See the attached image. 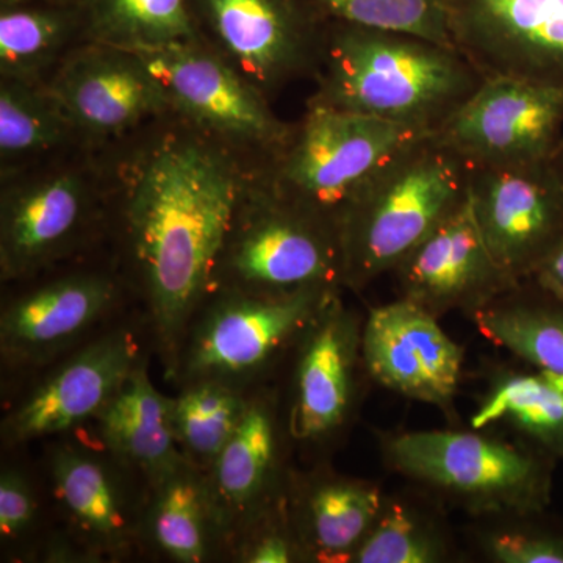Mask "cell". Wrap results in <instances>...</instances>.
Returning a JSON list of instances; mask_svg holds the SVG:
<instances>
[{
	"label": "cell",
	"mask_w": 563,
	"mask_h": 563,
	"mask_svg": "<svg viewBox=\"0 0 563 563\" xmlns=\"http://www.w3.org/2000/svg\"><path fill=\"white\" fill-rule=\"evenodd\" d=\"M312 101L435 133L483 87L485 77L446 44L325 24Z\"/></svg>",
	"instance_id": "cell-2"
},
{
	"label": "cell",
	"mask_w": 563,
	"mask_h": 563,
	"mask_svg": "<svg viewBox=\"0 0 563 563\" xmlns=\"http://www.w3.org/2000/svg\"><path fill=\"white\" fill-rule=\"evenodd\" d=\"M172 407L173 398L154 387L143 358L95 418L102 448L147 485L187 461L174 435Z\"/></svg>",
	"instance_id": "cell-23"
},
{
	"label": "cell",
	"mask_w": 563,
	"mask_h": 563,
	"mask_svg": "<svg viewBox=\"0 0 563 563\" xmlns=\"http://www.w3.org/2000/svg\"><path fill=\"white\" fill-rule=\"evenodd\" d=\"M244 188L232 162L192 136H169L140 162L129 187V246L166 376L211 295Z\"/></svg>",
	"instance_id": "cell-1"
},
{
	"label": "cell",
	"mask_w": 563,
	"mask_h": 563,
	"mask_svg": "<svg viewBox=\"0 0 563 563\" xmlns=\"http://www.w3.org/2000/svg\"><path fill=\"white\" fill-rule=\"evenodd\" d=\"M165 92L168 106L203 131L246 141L273 154L291 129L274 117L262 91L201 41L136 54Z\"/></svg>",
	"instance_id": "cell-11"
},
{
	"label": "cell",
	"mask_w": 563,
	"mask_h": 563,
	"mask_svg": "<svg viewBox=\"0 0 563 563\" xmlns=\"http://www.w3.org/2000/svg\"><path fill=\"white\" fill-rule=\"evenodd\" d=\"M431 493L385 495L383 509L351 563H450L465 558Z\"/></svg>",
	"instance_id": "cell-26"
},
{
	"label": "cell",
	"mask_w": 563,
	"mask_h": 563,
	"mask_svg": "<svg viewBox=\"0 0 563 563\" xmlns=\"http://www.w3.org/2000/svg\"><path fill=\"white\" fill-rule=\"evenodd\" d=\"M468 166L550 161L563 136V90L492 77L432 133Z\"/></svg>",
	"instance_id": "cell-8"
},
{
	"label": "cell",
	"mask_w": 563,
	"mask_h": 563,
	"mask_svg": "<svg viewBox=\"0 0 563 563\" xmlns=\"http://www.w3.org/2000/svg\"><path fill=\"white\" fill-rule=\"evenodd\" d=\"M468 168L474 218L488 251L507 276L529 279L563 240V180L550 161Z\"/></svg>",
	"instance_id": "cell-9"
},
{
	"label": "cell",
	"mask_w": 563,
	"mask_h": 563,
	"mask_svg": "<svg viewBox=\"0 0 563 563\" xmlns=\"http://www.w3.org/2000/svg\"><path fill=\"white\" fill-rule=\"evenodd\" d=\"M40 504L32 484L16 468L0 474V539L3 544L20 543L32 532Z\"/></svg>",
	"instance_id": "cell-34"
},
{
	"label": "cell",
	"mask_w": 563,
	"mask_h": 563,
	"mask_svg": "<svg viewBox=\"0 0 563 563\" xmlns=\"http://www.w3.org/2000/svg\"><path fill=\"white\" fill-rule=\"evenodd\" d=\"M125 468L102 448L66 443L51 455L54 495L81 544L99 554L120 555L141 536L140 510L133 507Z\"/></svg>",
	"instance_id": "cell-20"
},
{
	"label": "cell",
	"mask_w": 563,
	"mask_h": 563,
	"mask_svg": "<svg viewBox=\"0 0 563 563\" xmlns=\"http://www.w3.org/2000/svg\"><path fill=\"white\" fill-rule=\"evenodd\" d=\"M70 131L73 125L49 90H36L27 80L2 79L0 155L3 165L58 146Z\"/></svg>",
	"instance_id": "cell-31"
},
{
	"label": "cell",
	"mask_w": 563,
	"mask_h": 563,
	"mask_svg": "<svg viewBox=\"0 0 563 563\" xmlns=\"http://www.w3.org/2000/svg\"><path fill=\"white\" fill-rule=\"evenodd\" d=\"M362 331V318L347 309L340 292L299 340L285 424L295 442H331L350 424L366 373Z\"/></svg>",
	"instance_id": "cell-12"
},
{
	"label": "cell",
	"mask_w": 563,
	"mask_h": 563,
	"mask_svg": "<svg viewBox=\"0 0 563 563\" xmlns=\"http://www.w3.org/2000/svg\"><path fill=\"white\" fill-rule=\"evenodd\" d=\"M550 162L554 166L555 172H558L559 177L563 180V136L559 146L555 147L554 154L551 155Z\"/></svg>",
	"instance_id": "cell-36"
},
{
	"label": "cell",
	"mask_w": 563,
	"mask_h": 563,
	"mask_svg": "<svg viewBox=\"0 0 563 563\" xmlns=\"http://www.w3.org/2000/svg\"><path fill=\"white\" fill-rule=\"evenodd\" d=\"M451 44L485 79L563 90V0H444Z\"/></svg>",
	"instance_id": "cell-10"
},
{
	"label": "cell",
	"mask_w": 563,
	"mask_h": 563,
	"mask_svg": "<svg viewBox=\"0 0 563 563\" xmlns=\"http://www.w3.org/2000/svg\"><path fill=\"white\" fill-rule=\"evenodd\" d=\"M362 357L369 379L404 398L454 409L463 372V350L440 318L398 298L373 307L363 320Z\"/></svg>",
	"instance_id": "cell-14"
},
{
	"label": "cell",
	"mask_w": 563,
	"mask_h": 563,
	"mask_svg": "<svg viewBox=\"0 0 563 563\" xmlns=\"http://www.w3.org/2000/svg\"><path fill=\"white\" fill-rule=\"evenodd\" d=\"M495 422H504L526 443L563 461V380L539 369L496 377L472 426L485 429Z\"/></svg>",
	"instance_id": "cell-27"
},
{
	"label": "cell",
	"mask_w": 563,
	"mask_h": 563,
	"mask_svg": "<svg viewBox=\"0 0 563 563\" xmlns=\"http://www.w3.org/2000/svg\"><path fill=\"white\" fill-rule=\"evenodd\" d=\"M470 318L488 342L563 380V301L531 277Z\"/></svg>",
	"instance_id": "cell-25"
},
{
	"label": "cell",
	"mask_w": 563,
	"mask_h": 563,
	"mask_svg": "<svg viewBox=\"0 0 563 563\" xmlns=\"http://www.w3.org/2000/svg\"><path fill=\"white\" fill-rule=\"evenodd\" d=\"M250 398L243 388L214 380L184 385L173 398L172 420L185 459L209 473L242 422Z\"/></svg>",
	"instance_id": "cell-30"
},
{
	"label": "cell",
	"mask_w": 563,
	"mask_h": 563,
	"mask_svg": "<svg viewBox=\"0 0 563 563\" xmlns=\"http://www.w3.org/2000/svg\"><path fill=\"white\" fill-rule=\"evenodd\" d=\"M391 472L472 518L547 510L555 459L539 448L484 429H431L380 439Z\"/></svg>",
	"instance_id": "cell-4"
},
{
	"label": "cell",
	"mask_w": 563,
	"mask_h": 563,
	"mask_svg": "<svg viewBox=\"0 0 563 563\" xmlns=\"http://www.w3.org/2000/svg\"><path fill=\"white\" fill-rule=\"evenodd\" d=\"M343 288V254L331 225L266 187L244 196L213 274L218 291L254 296Z\"/></svg>",
	"instance_id": "cell-6"
},
{
	"label": "cell",
	"mask_w": 563,
	"mask_h": 563,
	"mask_svg": "<svg viewBox=\"0 0 563 563\" xmlns=\"http://www.w3.org/2000/svg\"><path fill=\"white\" fill-rule=\"evenodd\" d=\"M422 135L429 133L310 99L302 121L274 154L265 187L282 202L331 225L340 236L347 211L374 177Z\"/></svg>",
	"instance_id": "cell-5"
},
{
	"label": "cell",
	"mask_w": 563,
	"mask_h": 563,
	"mask_svg": "<svg viewBox=\"0 0 563 563\" xmlns=\"http://www.w3.org/2000/svg\"><path fill=\"white\" fill-rule=\"evenodd\" d=\"M141 536L169 561H210L229 537L209 473L185 461L150 485Z\"/></svg>",
	"instance_id": "cell-24"
},
{
	"label": "cell",
	"mask_w": 563,
	"mask_h": 563,
	"mask_svg": "<svg viewBox=\"0 0 563 563\" xmlns=\"http://www.w3.org/2000/svg\"><path fill=\"white\" fill-rule=\"evenodd\" d=\"M325 24L404 33L453 46L444 0H307ZM454 47V46H453Z\"/></svg>",
	"instance_id": "cell-33"
},
{
	"label": "cell",
	"mask_w": 563,
	"mask_h": 563,
	"mask_svg": "<svg viewBox=\"0 0 563 563\" xmlns=\"http://www.w3.org/2000/svg\"><path fill=\"white\" fill-rule=\"evenodd\" d=\"M343 288L282 296L218 291L192 320L174 379L243 388L295 351L309 325Z\"/></svg>",
	"instance_id": "cell-7"
},
{
	"label": "cell",
	"mask_w": 563,
	"mask_h": 563,
	"mask_svg": "<svg viewBox=\"0 0 563 563\" xmlns=\"http://www.w3.org/2000/svg\"><path fill=\"white\" fill-rule=\"evenodd\" d=\"M143 358L125 329L92 340L11 407L2 420L3 443L20 446L95 420Z\"/></svg>",
	"instance_id": "cell-16"
},
{
	"label": "cell",
	"mask_w": 563,
	"mask_h": 563,
	"mask_svg": "<svg viewBox=\"0 0 563 563\" xmlns=\"http://www.w3.org/2000/svg\"><path fill=\"white\" fill-rule=\"evenodd\" d=\"M280 453L276 401L268 393L251 396L242 422L209 472L229 543L287 487L282 485Z\"/></svg>",
	"instance_id": "cell-21"
},
{
	"label": "cell",
	"mask_w": 563,
	"mask_h": 563,
	"mask_svg": "<svg viewBox=\"0 0 563 563\" xmlns=\"http://www.w3.org/2000/svg\"><path fill=\"white\" fill-rule=\"evenodd\" d=\"M40 0L2 9L0 70L2 79L32 81L69 41L77 25L85 27L84 3Z\"/></svg>",
	"instance_id": "cell-29"
},
{
	"label": "cell",
	"mask_w": 563,
	"mask_h": 563,
	"mask_svg": "<svg viewBox=\"0 0 563 563\" xmlns=\"http://www.w3.org/2000/svg\"><path fill=\"white\" fill-rule=\"evenodd\" d=\"M47 90L74 131L99 139L122 135L168 107L139 55L96 43L70 58Z\"/></svg>",
	"instance_id": "cell-17"
},
{
	"label": "cell",
	"mask_w": 563,
	"mask_h": 563,
	"mask_svg": "<svg viewBox=\"0 0 563 563\" xmlns=\"http://www.w3.org/2000/svg\"><path fill=\"white\" fill-rule=\"evenodd\" d=\"M531 279L563 301V240L533 273Z\"/></svg>",
	"instance_id": "cell-35"
},
{
	"label": "cell",
	"mask_w": 563,
	"mask_h": 563,
	"mask_svg": "<svg viewBox=\"0 0 563 563\" xmlns=\"http://www.w3.org/2000/svg\"><path fill=\"white\" fill-rule=\"evenodd\" d=\"M385 493L361 477L318 470L288 481V507L303 562L351 563L379 517Z\"/></svg>",
	"instance_id": "cell-22"
},
{
	"label": "cell",
	"mask_w": 563,
	"mask_h": 563,
	"mask_svg": "<svg viewBox=\"0 0 563 563\" xmlns=\"http://www.w3.org/2000/svg\"><path fill=\"white\" fill-rule=\"evenodd\" d=\"M391 274L398 298L417 303L437 318L453 312L472 317L518 284L488 251L470 192Z\"/></svg>",
	"instance_id": "cell-15"
},
{
	"label": "cell",
	"mask_w": 563,
	"mask_h": 563,
	"mask_svg": "<svg viewBox=\"0 0 563 563\" xmlns=\"http://www.w3.org/2000/svg\"><path fill=\"white\" fill-rule=\"evenodd\" d=\"M85 29L96 44L132 54L199 40L190 0H84Z\"/></svg>",
	"instance_id": "cell-28"
},
{
	"label": "cell",
	"mask_w": 563,
	"mask_h": 563,
	"mask_svg": "<svg viewBox=\"0 0 563 563\" xmlns=\"http://www.w3.org/2000/svg\"><path fill=\"white\" fill-rule=\"evenodd\" d=\"M118 291L102 274H74L14 299L0 317V354L9 368L54 361L113 310Z\"/></svg>",
	"instance_id": "cell-18"
},
{
	"label": "cell",
	"mask_w": 563,
	"mask_h": 563,
	"mask_svg": "<svg viewBox=\"0 0 563 563\" xmlns=\"http://www.w3.org/2000/svg\"><path fill=\"white\" fill-rule=\"evenodd\" d=\"M206 27L255 87L317 69L325 22L307 0H190Z\"/></svg>",
	"instance_id": "cell-13"
},
{
	"label": "cell",
	"mask_w": 563,
	"mask_h": 563,
	"mask_svg": "<svg viewBox=\"0 0 563 563\" xmlns=\"http://www.w3.org/2000/svg\"><path fill=\"white\" fill-rule=\"evenodd\" d=\"M57 2L81 3L84 0H57Z\"/></svg>",
	"instance_id": "cell-38"
},
{
	"label": "cell",
	"mask_w": 563,
	"mask_h": 563,
	"mask_svg": "<svg viewBox=\"0 0 563 563\" xmlns=\"http://www.w3.org/2000/svg\"><path fill=\"white\" fill-rule=\"evenodd\" d=\"M470 168L433 135L404 146L374 177L340 228L344 290L388 274L468 195Z\"/></svg>",
	"instance_id": "cell-3"
},
{
	"label": "cell",
	"mask_w": 563,
	"mask_h": 563,
	"mask_svg": "<svg viewBox=\"0 0 563 563\" xmlns=\"http://www.w3.org/2000/svg\"><path fill=\"white\" fill-rule=\"evenodd\" d=\"M91 217L90 187L74 173L52 174L7 192L0 214L2 279L32 276L76 250Z\"/></svg>",
	"instance_id": "cell-19"
},
{
	"label": "cell",
	"mask_w": 563,
	"mask_h": 563,
	"mask_svg": "<svg viewBox=\"0 0 563 563\" xmlns=\"http://www.w3.org/2000/svg\"><path fill=\"white\" fill-rule=\"evenodd\" d=\"M33 2V0H0V9H10V7L22 5V3Z\"/></svg>",
	"instance_id": "cell-37"
},
{
	"label": "cell",
	"mask_w": 563,
	"mask_h": 563,
	"mask_svg": "<svg viewBox=\"0 0 563 563\" xmlns=\"http://www.w3.org/2000/svg\"><path fill=\"white\" fill-rule=\"evenodd\" d=\"M473 553L492 563H563V523L547 510L485 515L468 531Z\"/></svg>",
	"instance_id": "cell-32"
}]
</instances>
